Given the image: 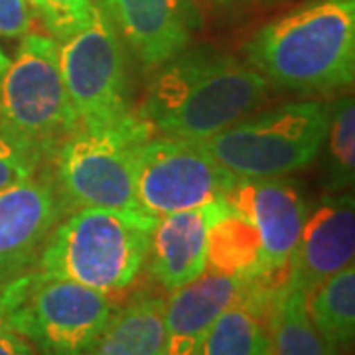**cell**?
<instances>
[{
	"label": "cell",
	"mask_w": 355,
	"mask_h": 355,
	"mask_svg": "<svg viewBox=\"0 0 355 355\" xmlns=\"http://www.w3.org/2000/svg\"><path fill=\"white\" fill-rule=\"evenodd\" d=\"M268 91L265 77L233 53L186 48L158 67L137 114L164 137L200 140L253 113Z\"/></svg>",
	"instance_id": "cell-1"
},
{
	"label": "cell",
	"mask_w": 355,
	"mask_h": 355,
	"mask_svg": "<svg viewBox=\"0 0 355 355\" xmlns=\"http://www.w3.org/2000/svg\"><path fill=\"white\" fill-rule=\"evenodd\" d=\"M247 62L275 87L328 95L355 77V0H316L263 26Z\"/></svg>",
	"instance_id": "cell-2"
},
{
	"label": "cell",
	"mask_w": 355,
	"mask_h": 355,
	"mask_svg": "<svg viewBox=\"0 0 355 355\" xmlns=\"http://www.w3.org/2000/svg\"><path fill=\"white\" fill-rule=\"evenodd\" d=\"M154 223L156 217L105 207L73 209L53 227L34 270L105 294L125 291L148 257Z\"/></svg>",
	"instance_id": "cell-3"
},
{
	"label": "cell",
	"mask_w": 355,
	"mask_h": 355,
	"mask_svg": "<svg viewBox=\"0 0 355 355\" xmlns=\"http://www.w3.org/2000/svg\"><path fill=\"white\" fill-rule=\"evenodd\" d=\"M150 137V125L130 111L99 125H79L53 154V186L62 209L105 207L144 216L137 202L135 176L140 148Z\"/></svg>",
	"instance_id": "cell-4"
},
{
	"label": "cell",
	"mask_w": 355,
	"mask_h": 355,
	"mask_svg": "<svg viewBox=\"0 0 355 355\" xmlns=\"http://www.w3.org/2000/svg\"><path fill=\"white\" fill-rule=\"evenodd\" d=\"M114 312L109 294L36 270L0 292V316L40 355H87Z\"/></svg>",
	"instance_id": "cell-5"
},
{
	"label": "cell",
	"mask_w": 355,
	"mask_h": 355,
	"mask_svg": "<svg viewBox=\"0 0 355 355\" xmlns=\"http://www.w3.org/2000/svg\"><path fill=\"white\" fill-rule=\"evenodd\" d=\"M328 123L330 113L322 103H286L196 142L239 180L284 178L316 158Z\"/></svg>",
	"instance_id": "cell-6"
},
{
	"label": "cell",
	"mask_w": 355,
	"mask_h": 355,
	"mask_svg": "<svg viewBox=\"0 0 355 355\" xmlns=\"http://www.w3.org/2000/svg\"><path fill=\"white\" fill-rule=\"evenodd\" d=\"M79 128L65 91L58 42L26 34L0 79V130L46 158Z\"/></svg>",
	"instance_id": "cell-7"
},
{
	"label": "cell",
	"mask_w": 355,
	"mask_h": 355,
	"mask_svg": "<svg viewBox=\"0 0 355 355\" xmlns=\"http://www.w3.org/2000/svg\"><path fill=\"white\" fill-rule=\"evenodd\" d=\"M58 60L79 125H99L128 113L125 42L97 0L87 26L58 44Z\"/></svg>",
	"instance_id": "cell-8"
},
{
	"label": "cell",
	"mask_w": 355,
	"mask_h": 355,
	"mask_svg": "<svg viewBox=\"0 0 355 355\" xmlns=\"http://www.w3.org/2000/svg\"><path fill=\"white\" fill-rule=\"evenodd\" d=\"M237 180L196 140L150 137L139 153L135 191L140 211L158 219L225 200Z\"/></svg>",
	"instance_id": "cell-9"
},
{
	"label": "cell",
	"mask_w": 355,
	"mask_h": 355,
	"mask_svg": "<svg viewBox=\"0 0 355 355\" xmlns=\"http://www.w3.org/2000/svg\"><path fill=\"white\" fill-rule=\"evenodd\" d=\"M225 200L259 235L263 277L282 284L284 279L279 277L288 266L308 216L302 193L282 178H257L237 180Z\"/></svg>",
	"instance_id": "cell-10"
},
{
	"label": "cell",
	"mask_w": 355,
	"mask_h": 355,
	"mask_svg": "<svg viewBox=\"0 0 355 355\" xmlns=\"http://www.w3.org/2000/svg\"><path fill=\"white\" fill-rule=\"evenodd\" d=\"M60 217L53 182L34 176L0 190V292L34 270Z\"/></svg>",
	"instance_id": "cell-11"
},
{
	"label": "cell",
	"mask_w": 355,
	"mask_h": 355,
	"mask_svg": "<svg viewBox=\"0 0 355 355\" xmlns=\"http://www.w3.org/2000/svg\"><path fill=\"white\" fill-rule=\"evenodd\" d=\"M355 200L352 193L324 196L308 214L286 266L284 282L306 294L354 265Z\"/></svg>",
	"instance_id": "cell-12"
},
{
	"label": "cell",
	"mask_w": 355,
	"mask_h": 355,
	"mask_svg": "<svg viewBox=\"0 0 355 355\" xmlns=\"http://www.w3.org/2000/svg\"><path fill=\"white\" fill-rule=\"evenodd\" d=\"M277 286L280 284L263 279H245L209 270L172 291L164 308V355H198L203 338L221 312L247 298L270 294Z\"/></svg>",
	"instance_id": "cell-13"
},
{
	"label": "cell",
	"mask_w": 355,
	"mask_h": 355,
	"mask_svg": "<svg viewBox=\"0 0 355 355\" xmlns=\"http://www.w3.org/2000/svg\"><path fill=\"white\" fill-rule=\"evenodd\" d=\"M140 64L158 69L190 44L202 24L193 0H97Z\"/></svg>",
	"instance_id": "cell-14"
},
{
	"label": "cell",
	"mask_w": 355,
	"mask_h": 355,
	"mask_svg": "<svg viewBox=\"0 0 355 355\" xmlns=\"http://www.w3.org/2000/svg\"><path fill=\"white\" fill-rule=\"evenodd\" d=\"M231 209L227 200H216L156 219L150 233V272L168 291H176L207 270L209 235Z\"/></svg>",
	"instance_id": "cell-15"
},
{
	"label": "cell",
	"mask_w": 355,
	"mask_h": 355,
	"mask_svg": "<svg viewBox=\"0 0 355 355\" xmlns=\"http://www.w3.org/2000/svg\"><path fill=\"white\" fill-rule=\"evenodd\" d=\"M164 298L139 296L116 310L87 355H164Z\"/></svg>",
	"instance_id": "cell-16"
},
{
	"label": "cell",
	"mask_w": 355,
	"mask_h": 355,
	"mask_svg": "<svg viewBox=\"0 0 355 355\" xmlns=\"http://www.w3.org/2000/svg\"><path fill=\"white\" fill-rule=\"evenodd\" d=\"M270 294H259L229 306L203 338L198 355H275L268 324Z\"/></svg>",
	"instance_id": "cell-17"
},
{
	"label": "cell",
	"mask_w": 355,
	"mask_h": 355,
	"mask_svg": "<svg viewBox=\"0 0 355 355\" xmlns=\"http://www.w3.org/2000/svg\"><path fill=\"white\" fill-rule=\"evenodd\" d=\"M308 294L286 282L275 288L266 322L275 355H340V349L324 340L306 310Z\"/></svg>",
	"instance_id": "cell-18"
},
{
	"label": "cell",
	"mask_w": 355,
	"mask_h": 355,
	"mask_svg": "<svg viewBox=\"0 0 355 355\" xmlns=\"http://www.w3.org/2000/svg\"><path fill=\"white\" fill-rule=\"evenodd\" d=\"M306 310L318 334L338 349L355 338V268L345 266L308 294Z\"/></svg>",
	"instance_id": "cell-19"
},
{
	"label": "cell",
	"mask_w": 355,
	"mask_h": 355,
	"mask_svg": "<svg viewBox=\"0 0 355 355\" xmlns=\"http://www.w3.org/2000/svg\"><path fill=\"white\" fill-rule=\"evenodd\" d=\"M207 268L221 275L263 279L261 270V243L254 227L233 207L211 229Z\"/></svg>",
	"instance_id": "cell-20"
},
{
	"label": "cell",
	"mask_w": 355,
	"mask_h": 355,
	"mask_svg": "<svg viewBox=\"0 0 355 355\" xmlns=\"http://www.w3.org/2000/svg\"><path fill=\"white\" fill-rule=\"evenodd\" d=\"M328 174L326 188L345 191L354 184L355 174V103L352 95H343L328 107Z\"/></svg>",
	"instance_id": "cell-21"
},
{
	"label": "cell",
	"mask_w": 355,
	"mask_h": 355,
	"mask_svg": "<svg viewBox=\"0 0 355 355\" xmlns=\"http://www.w3.org/2000/svg\"><path fill=\"white\" fill-rule=\"evenodd\" d=\"M95 0H38L36 12L42 16L53 38L60 42L87 26Z\"/></svg>",
	"instance_id": "cell-22"
},
{
	"label": "cell",
	"mask_w": 355,
	"mask_h": 355,
	"mask_svg": "<svg viewBox=\"0 0 355 355\" xmlns=\"http://www.w3.org/2000/svg\"><path fill=\"white\" fill-rule=\"evenodd\" d=\"M42 160L36 150L0 130V190L36 176Z\"/></svg>",
	"instance_id": "cell-23"
},
{
	"label": "cell",
	"mask_w": 355,
	"mask_h": 355,
	"mask_svg": "<svg viewBox=\"0 0 355 355\" xmlns=\"http://www.w3.org/2000/svg\"><path fill=\"white\" fill-rule=\"evenodd\" d=\"M30 0H0V38H24L34 22Z\"/></svg>",
	"instance_id": "cell-24"
},
{
	"label": "cell",
	"mask_w": 355,
	"mask_h": 355,
	"mask_svg": "<svg viewBox=\"0 0 355 355\" xmlns=\"http://www.w3.org/2000/svg\"><path fill=\"white\" fill-rule=\"evenodd\" d=\"M0 355H36L34 345L12 330L0 316Z\"/></svg>",
	"instance_id": "cell-25"
},
{
	"label": "cell",
	"mask_w": 355,
	"mask_h": 355,
	"mask_svg": "<svg viewBox=\"0 0 355 355\" xmlns=\"http://www.w3.org/2000/svg\"><path fill=\"white\" fill-rule=\"evenodd\" d=\"M8 64H10V60L6 58V53H4V51L0 50V79H2V73L6 71Z\"/></svg>",
	"instance_id": "cell-26"
},
{
	"label": "cell",
	"mask_w": 355,
	"mask_h": 355,
	"mask_svg": "<svg viewBox=\"0 0 355 355\" xmlns=\"http://www.w3.org/2000/svg\"><path fill=\"white\" fill-rule=\"evenodd\" d=\"M30 4L34 6V10H36V4H38V0H30Z\"/></svg>",
	"instance_id": "cell-27"
},
{
	"label": "cell",
	"mask_w": 355,
	"mask_h": 355,
	"mask_svg": "<svg viewBox=\"0 0 355 355\" xmlns=\"http://www.w3.org/2000/svg\"><path fill=\"white\" fill-rule=\"evenodd\" d=\"M221 2H229V0H221Z\"/></svg>",
	"instance_id": "cell-28"
}]
</instances>
